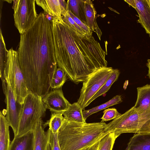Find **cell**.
<instances>
[{"instance_id": "obj_27", "label": "cell", "mask_w": 150, "mask_h": 150, "mask_svg": "<svg viewBox=\"0 0 150 150\" xmlns=\"http://www.w3.org/2000/svg\"><path fill=\"white\" fill-rule=\"evenodd\" d=\"M103 115L100 118L101 119L100 122H104L114 120L122 115L118 112L117 109L115 108L105 109L103 112Z\"/></svg>"}, {"instance_id": "obj_19", "label": "cell", "mask_w": 150, "mask_h": 150, "mask_svg": "<svg viewBox=\"0 0 150 150\" xmlns=\"http://www.w3.org/2000/svg\"><path fill=\"white\" fill-rule=\"evenodd\" d=\"M65 119L72 121L86 123L83 114V110L77 102L70 104L67 110L63 113Z\"/></svg>"}, {"instance_id": "obj_7", "label": "cell", "mask_w": 150, "mask_h": 150, "mask_svg": "<svg viewBox=\"0 0 150 150\" xmlns=\"http://www.w3.org/2000/svg\"><path fill=\"white\" fill-rule=\"evenodd\" d=\"M112 67L100 68L91 74L83 83L77 103L83 110L88 105L90 100L99 91L111 74Z\"/></svg>"}, {"instance_id": "obj_13", "label": "cell", "mask_w": 150, "mask_h": 150, "mask_svg": "<svg viewBox=\"0 0 150 150\" xmlns=\"http://www.w3.org/2000/svg\"><path fill=\"white\" fill-rule=\"evenodd\" d=\"M85 18L86 24L93 31L96 32L100 40L102 33L96 20V12L92 1L90 0H80Z\"/></svg>"}, {"instance_id": "obj_14", "label": "cell", "mask_w": 150, "mask_h": 150, "mask_svg": "<svg viewBox=\"0 0 150 150\" xmlns=\"http://www.w3.org/2000/svg\"><path fill=\"white\" fill-rule=\"evenodd\" d=\"M135 9L139 15L137 22L144 28L146 33L150 34V8L146 0H134Z\"/></svg>"}, {"instance_id": "obj_21", "label": "cell", "mask_w": 150, "mask_h": 150, "mask_svg": "<svg viewBox=\"0 0 150 150\" xmlns=\"http://www.w3.org/2000/svg\"><path fill=\"white\" fill-rule=\"evenodd\" d=\"M120 74V71L118 69H113L111 74L106 81L90 100L88 103V105L96 98L107 92L110 89L112 84L117 80Z\"/></svg>"}, {"instance_id": "obj_20", "label": "cell", "mask_w": 150, "mask_h": 150, "mask_svg": "<svg viewBox=\"0 0 150 150\" xmlns=\"http://www.w3.org/2000/svg\"><path fill=\"white\" fill-rule=\"evenodd\" d=\"M122 102L121 96L117 95L107 102L91 109L83 110V114L84 119L86 120L87 118L91 115L100 111L105 109L107 108L120 103Z\"/></svg>"}, {"instance_id": "obj_5", "label": "cell", "mask_w": 150, "mask_h": 150, "mask_svg": "<svg viewBox=\"0 0 150 150\" xmlns=\"http://www.w3.org/2000/svg\"><path fill=\"white\" fill-rule=\"evenodd\" d=\"M46 109L42 98L29 92L22 105L16 137L22 136L32 130L37 122L45 116Z\"/></svg>"}, {"instance_id": "obj_32", "label": "cell", "mask_w": 150, "mask_h": 150, "mask_svg": "<svg viewBox=\"0 0 150 150\" xmlns=\"http://www.w3.org/2000/svg\"><path fill=\"white\" fill-rule=\"evenodd\" d=\"M146 65L148 68V73L147 76L150 79V59H148L147 62L146 64Z\"/></svg>"}, {"instance_id": "obj_33", "label": "cell", "mask_w": 150, "mask_h": 150, "mask_svg": "<svg viewBox=\"0 0 150 150\" xmlns=\"http://www.w3.org/2000/svg\"><path fill=\"white\" fill-rule=\"evenodd\" d=\"M124 1L128 3L129 5L132 6L134 8H135V4L134 0H126Z\"/></svg>"}, {"instance_id": "obj_18", "label": "cell", "mask_w": 150, "mask_h": 150, "mask_svg": "<svg viewBox=\"0 0 150 150\" xmlns=\"http://www.w3.org/2000/svg\"><path fill=\"white\" fill-rule=\"evenodd\" d=\"M137 91V99L134 106L144 110H150V84L138 87Z\"/></svg>"}, {"instance_id": "obj_22", "label": "cell", "mask_w": 150, "mask_h": 150, "mask_svg": "<svg viewBox=\"0 0 150 150\" xmlns=\"http://www.w3.org/2000/svg\"><path fill=\"white\" fill-rule=\"evenodd\" d=\"M63 115L61 113L51 112L50 119L44 124V127L47 125L52 133H58L65 119Z\"/></svg>"}, {"instance_id": "obj_28", "label": "cell", "mask_w": 150, "mask_h": 150, "mask_svg": "<svg viewBox=\"0 0 150 150\" xmlns=\"http://www.w3.org/2000/svg\"><path fill=\"white\" fill-rule=\"evenodd\" d=\"M67 10L74 21L82 29L87 35L88 36H92L93 31L90 28L76 16L71 11Z\"/></svg>"}, {"instance_id": "obj_9", "label": "cell", "mask_w": 150, "mask_h": 150, "mask_svg": "<svg viewBox=\"0 0 150 150\" xmlns=\"http://www.w3.org/2000/svg\"><path fill=\"white\" fill-rule=\"evenodd\" d=\"M3 92L5 96L6 105V117L9 126L13 130L14 136L17 135L22 105L16 100L9 81L5 79L2 84Z\"/></svg>"}, {"instance_id": "obj_35", "label": "cell", "mask_w": 150, "mask_h": 150, "mask_svg": "<svg viewBox=\"0 0 150 150\" xmlns=\"http://www.w3.org/2000/svg\"><path fill=\"white\" fill-rule=\"evenodd\" d=\"M147 3L150 8V0H146ZM149 36L150 38V34H149Z\"/></svg>"}, {"instance_id": "obj_26", "label": "cell", "mask_w": 150, "mask_h": 150, "mask_svg": "<svg viewBox=\"0 0 150 150\" xmlns=\"http://www.w3.org/2000/svg\"><path fill=\"white\" fill-rule=\"evenodd\" d=\"M62 18L66 23L70 26L78 33L84 36L89 37L74 21L67 10L62 16Z\"/></svg>"}, {"instance_id": "obj_3", "label": "cell", "mask_w": 150, "mask_h": 150, "mask_svg": "<svg viewBox=\"0 0 150 150\" xmlns=\"http://www.w3.org/2000/svg\"><path fill=\"white\" fill-rule=\"evenodd\" d=\"M105 122L87 123L64 119L58 133L61 150H81L91 146L108 133Z\"/></svg>"}, {"instance_id": "obj_16", "label": "cell", "mask_w": 150, "mask_h": 150, "mask_svg": "<svg viewBox=\"0 0 150 150\" xmlns=\"http://www.w3.org/2000/svg\"><path fill=\"white\" fill-rule=\"evenodd\" d=\"M125 150H150V132L135 134Z\"/></svg>"}, {"instance_id": "obj_24", "label": "cell", "mask_w": 150, "mask_h": 150, "mask_svg": "<svg viewBox=\"0 0 150 150\" xmlns=\"http://www.w3.org/2000/svg\"><path fill=\"white\" fill-rule=\"evenodd\" d=\"M0 77L2 84L4 82V72L7 58L8 50L6 48L1 30L0 33Z\"/></svg>"}, {"instance_id": "obj_12", "label": "cell", "mask_w": 150, "mask_h": 150, "mask_svg": "<svg viewBox=\"0 0 150 150\" xmlns=\"http://www.w3.org/2000/svg\"><path fill=\"white\" fill-rule=\"evenodd\" d=\"M42 119L37 122L33 129L34 135V150H47L49 145L51 131H45Z\"/></svg>"}, {"instance_id": "obj_15", "label": "cell", "mask_w": 150, "mask_h": 150, "mask_svg": "<svg viewBox=\"0 0 150 150\" xmlns=\"http://www.w3.org/2000/svg\"><path fill=\"white\" fill-rule=\"evenodd\" d=\"M34 135L32 130L22 136L14 137L9 150H34Z\"/></svg>"}, {"instance_id": "obj_1", "label": "cell", "mask_w": 150, "mask_h": 150, "mask_svg": "<svg viewBox=\"0 0 150 150\" xmlns=\"http://www.w3.org/2000/svg\"><path fill=\"white\" fill-rule=\"evenodd\" d=\"M29 92L42 98L51 90L57 69L51 22L41 12L31 27L21 35L17 51Z\"/></svg>"}, {"instance_id": "obj_4", "label": "cell", "mask_w": 150, "mask_h": 150, "mask_svg": "<svg viewBox=\"0 0 150 150\" xmlns=\"http://www.w3.org/2000/svg\"><path fill=\"white\" fill-rule=\"evenodd\" d=\"M105 132H114L118 137L125 133H150V110L134 106L106 124Z\"/></svg>"}, {"instance_id": "obj_2", "label": "cell", "mask_w": 150, "mask_h": 150, "mask_svg": "<svg viewBox=\"0 0 150 150\" xmlns=\"http://www.w3.org/2000/svg\"><path fill=\"white\" fill-rule=\"evenodd\" d=\"M51 22L57 66L72 82H83L97 70L107 67V53L93 36L78 33L62 18L52 17Z\"/></svg>"}, {"instance_id": "obj_23", "label": "cell", "mask_w": 150, "mask_h": 150, "mask_svg": "<svg viewBox=\"0 0 150 150\" xmlns=\"http://www.w3.org/2000/svg\"><path fill=\"white\" fill-rule=\"evenodd\" d=\"M68 76L64 70L59 67L57 68L53 76L51 83L52 89L62 88L66 81Z\"/></svg>"}, {"instance_id": "obj_11", "label": "cell", "mask_w": 150, "mask_h": 150, "mask_svg": "<svg viewBox=\"0 0 150 150\" xmlns=\"http://www.w3.org/2000/svg\"><path fill=\"white\" fill-rule=\"evenodd\" d=\"M36 4L53 17L62 18L66 12L67 3L63 0H36Z\"/></svg>"}, {"instance_id": "obj_31", "label": "cell", "mask_w": 150, "mask_h": 150, "mask_svg": "<svg viewBox=\"0 0 150 150\" xmlns=\"http://www.w3.org/2000/svg\"><path fill=\"white\" fill-rule=\"evenodd\" d=\"M100 141V140L92 145L89 150H98Z\"/></svg>"}, {"instance_id": "obj_10", "label": "cell", "mask_w": 150, "mask_h": 150, "mask_svg": "<svg viewBox=\"0 0 150 150\" xmlns=\"http://www.w3.org/2000/svg\"><path fill=\"white\" fill-rule=\"evenodd\" d=\"M42 100L46 109L51 112L63 114L70 104L64 97L62 88L51 90L42 98Z\"/></svg>"}, {"instance_id": "obj_30", "label": "cell", "mask_w": 150, "mask_h": 150, "mask_svg": "<svg viewBox=\"0 0 150 150\" xmlns=\"http://www.w3.org/2000/svg\"><path fill=\"white\" fill-rule=\"evenodd\" d=\"M51 150H61L58 138V133L54 134L51 132L49 142Z\"/></svg>"}, {"instance_id": "obj_6", "label": "cell", "mask_w": 150, "mask_h": 150, "mask_svg": "<svg viewBox=\"0 0 150 150\" xmlns=\"http://www.w3.org/2000/svg\"><path fill=\"white\" fill-rule=\"evenodd\" d=\"M4 76V80L9 81L16 100L22 105L29 92L20 66L17 52L12 48L8 50Z\"/></svg>"}, {"instance_id": "obj_17", "label": "cell", "mask_w": 150, "mask_h": 150, "mask_svg": "<svg viewBox=\"0 0 150 150\" xmlns=\"http://www.w3.org/2000/svg\"><path fill=\"white\" fill-rule=\"evenodd\" d=\"M9 125L1 111L0 112V150H9L11 144Z\"/></svg>"}, {"instance_id": "obj_36", "label": "cell", "mask_w": 150, "mask_h": 150, "mask_svg": "<svg viewBox=\"0 0 150 150\" xmlns=\"http://www.w3.org/2000/svg\"><path fill=\"white\" fill-rule=\"evenodd\" d=\"M90 146L89 147H88L87 148H86V149H82V150H89V149H90V148L91 146Z\"/></svg>"}, {"instance_id": "obj_8", "label": "cell", "mask_w": 150, "mask_h": 150, "mask_svg": "<svg viewBox=\"0 0 150 150\" xmlns=\"http://www.w3.org/2000/svg\"><path fill=\"white\" fill-rule=\"evenodd\" d=\"M15 25L21 35L27 31L36 19L35 0H13Z\"/></svg>"}, {"instance_id": "obj_25", "label": "cell", "mask_w": 150, "mask_h": 150, "mask_svg": "<svg viewBox=\"0 0 150 150\" xmlns=\"http://www.w3.org/2000/svg\"><path fill=\"white\" fill-rule=\"evenodd\" d=\"M118 136L114 132H110L100 141L98 150H112L116 138Z\"/></svg>"}, {"instance_id": "obj_29", "label": "cell", "mask_w": 150, "mask_h": 150, "mask_svg": "<svg viewBox=\"0 0 150 150\" xmlns=\"http://www.w3.org/2000/svg\"><path fill=\"white\" fill-rule=\"evenodd\" d=\"M80 0H68L67 2V10H70L73 14L80 19L79 9H80Z\"/></svg>"}, {"instance_id": "obj_34", "label": "cell", "mask_w": 150, "mask_h": 150, "mask_svg": "<svg viewBox=\"0 0 150 150\" xmlns=\"http://www.w3.org/2000/svg\"><path fill=\"white\" fill-rule=\"evenodd\" d=\"M129 82L128 80H126L125 81V82L124 85V88L125 89H126L127 86L128 85V84Z\"/></svg>"}]
</instances>
